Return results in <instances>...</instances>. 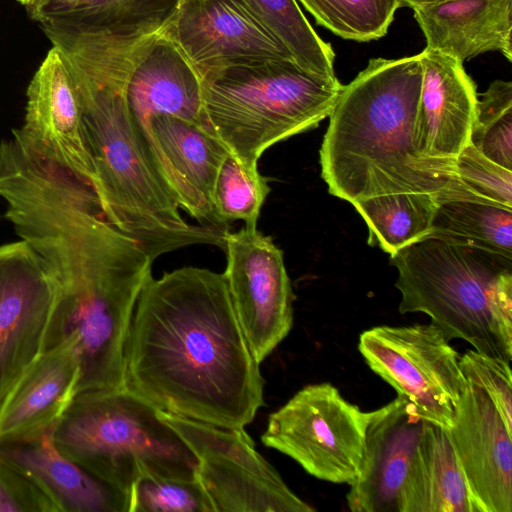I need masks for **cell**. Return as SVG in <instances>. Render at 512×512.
<instances>
[{
    "label": "cell",
    "instance_id": "44dd1931",
    "mask_svg": "<svg viewBox=\"0 0 512 512\" xmlns=\"http://www.w3.org/2000/svg\"><path fill=\"white\" fill-rule=\"evenodd\" d=\"M154 34L140 52L126 87V101L138 125L170 115L204 125L201 77L164 35Z\"/></svg>",
    "mask_w": 512,
    "mask_h": 512
},
{
    "label": "cell",
    "instance_id": "7402d4cb",
    "mask_svg": "<svg viewBox=\"0 0 512 512\" xmlns=\"http://www.w3.org/2000/svg\"><path fill=\"white\" fill-rule=\"evenodd\" d=\"M411 9L426 47L463 63L490 51L512 61V0H443Z\"/></svg>",
    "mask_w": 512,
    "mask_h": 512
},
{
    "label": "cell",
    "instance_id": "9a60e30c",
    "mask_svg": "<svg viewBox=\"0 0 512 512\" xmlns=\"http://www.w3.org/2000/svg\"><path fill=\"white\" fill-rule=\"evenodd\" d=\"M138 127L179 207L202 226L228 230L213 206L216 177L228 149L205 126L170 115L151 116Z\"/></svg>",
    "mask_w": 512,
    "mask_h": 512
},
{
    "label": "cell",
    "instance_id": "d6a6232c",
    "mask_svg": "<svg viewBox=\"0 0 512 512\" xmlns=\"http://www.w3.org/2000/svg\"><path fill=\"white\" fill-rule=\"evenodd\" d=\"M459 365L467 382L483 390L512 434V375L510 362L476 350L460 356Z\"/></svg>",
    "mask_w": 512,
    "mask_h": 512
},
{
    "label": "cell",
    "instance_id": "277c9868",
    "mask_svg": "<svg viewBox=\"0 0 512 512\" xmlns=\"http://www.w3.org/2000/svg\"><path fill=\"white\" fill-rule=\"evenodd\" d=\"M422 81L420 53L372 58L343 86L320 148L329 193L351 204L389 194L478 201L455 161L427 159L415 145Z\"/></svg>",
    "mask_w": 512,
    "mask_h": 512
},
{
    "label": "cell",
    "instance_id": "7c38bea8",
    "mask_svg": "<svg viewBox=\"0 0 512 512\" xmlns=\"http://www.w3.org/2000/svg\"><path fill=\"white\" fill-rule=\"evenodd\" d=\"M54 280L24 240L0 246V406L42 352Z\"/></svg>",
    "mask_w": 512,
    "mask_h": 512
},
{
    "label": "cell",
    "instance_id": "30bf717a",
    "mask_svg": "<svg viewBox=\"0 0 512 512\" xmlns=\"http://www.w3.org/2000/svg\"><path fill=\"white\" fill-rule=\"evenodd\" d=\"M369 368L426 422L449 429L466 385L459 353L432 323L375 326L359 336Z\"/></svg>",
    "mask_w": 512,
    "mask_h": 512
},
{
    "label": "cell",
    "instance_id": "8fae6325",
    "mask_svg": "<svg viewBox=\"0 0 512 512\" xmlns=\"http://www.w3.org/2000/svg\"><path fill=\"white\" fill-rule=\"evenodd\" d=\"M223 276L255 360L261 364L293 326L294 295L283 252L257 226L226 231Z\"/></svg>",
    "mask_w": 512,
    "mask_h": 512
},
{
    "label": "cell",
    "instance_id": "1f68e13d",
    "mask_svg": "<svg viewBox=\"0 0 512 512\" xmlns=\"http://www.w3.org/2000/svg\"><path fill=\"white\" fill-rule=\"evenodd\" d=\"M456 172L479 201L512 208V171L485 157L470 142L456 158Z\"/></svg>",
    "mask_w": 512,
    "mask_h": 512
},
{
    "label": "cell",
    "instance_id": "83f0119b",
    "mask_svg": "<svg viewBox=\"0 0 512 512\" xmlns=\"http://www.w3.org/2000/svg\"><path fill=\"white\" fill-rule=\"evenodd\" d=\"M270 193L269 179L258 171L257 164H248L228 152L222 161L213 192V206L220 224L242 220L257 226L265 199Z\"/></svg>",
    "mask_w": 512,
    "mask_h": 512
},
{
    "label": "cell",
    "instance_id": "5b68a950",
    "mask_svg": "<svg viewBox=\"0 0 512 512\" xmlns=\"http://www.w3.org/2000/svg\"><path fill=\"white\" fill-rule=\"evenodd\" d=\"M401 314L422 312L445 337L512 358V259L426 237L390 256Z\"/></svg>",
    "mask_w": 512,
    "mask_h": 512
},
{
    "label": "cell",
    "instance_id": "9c48e42d",
    "mask_svg": "<svg viewBox=\"0 0 512 512\" xmlns=\"http://www.w3.org/2000/svg\"><path fill=\"white\" fill-rule=\"evenodd\" d=\"M197 459L196 480L214 512H313L256 450L244 428H222L159 410Z\"/></svg>",
    "mask_w": 512,
    "mask_h": 512
},
{
    "label": "cell",
    "instance_id": "cb8c5ba5",
    "mask_svg": "<svg viewBox=\"0 0 512 512\" xmlns=\"http://www.w3.org/2000/svg\"><path fill=\"white\" fill-rule=\"evenodd\" d=\"M179 0H36L26 6L39 24L84 32L135 35L164 29Z\"/></svg>",
    "mask_w": 512,
    "mask_h": 512
},
{
    "label": "cell",
    "instance_id": "484cf974",
    "mask_svg": "<svg viewBox=\"0 0 512 512\" xmlns=\"http://www.w3.org/2000/svg\"><path fill=\"white\" fill-rule=\"evenodd\" d=\"M440 195L389 194L352 205L368 227V244L390 256L430 234Z\"/></svg>",
    "mask_w": 512,
    "mask_h": 512
},
{
    "label": "cell",
    "instance_id": "836d02e7",
    "mask_svg": "<svg viewBox=\"0 0 512 512\" xmlns=\"http://www.w3.org/2000/svg\"><path fill=\"white\" fill-rule=\"evenodd\" d=\"M0 512H58L25 475L0 461Z\"/></svg>",
    "mask_w": 512,
    "mask_h": 512
},
{
    "label": "cell",
    "instance_id": "52a82bcc",
    "mask_svg": "<svg viewBox=\"0 0 512 512\" xmlns=\"http://www.w3.org/2000/svg\"><path fill=\"white\" fill-rule=\"evenodd\" d=\"M52 437L63 455L125 496L144 475L196 479L189 446L159 409L126 387L77 393Z\"/></svg>",
    "mask_w": 512,
    "mask_h": 512
},
{
    "label": "cell",
    "instance_id": "ba28073f",
    "mask_svg": "<svg viewBox=\"0 0 512 512\" xmlns=\"http://www.w3.org/2000/svg\"><path fill=\"white\" fill-rule=\"evenodd\" d=\"M368 419L331 383L310 384L269 415L261 441L317 479L350 485L362 467Z\"/></svg>",
    "mask_w": 512,
    "mask_h": 512
},
{
    "label": "cell",
    "instance_id": "5bb4252c",
    "mask_svg": "<svg viewBox=\"0 0 512 512\" xmlns=\"http://www.w3.org/2000/svg\"><path fill=\"white\" fill-rule=\"evenodd\" d=\"M164 35L200 77L208 71L260 60H293L235 0H179Z\"/></svg>",
    "mask_w": 512,
    "mask_h": 512
},
{
    "label": "cell",
    "instance_id": "d6986e66",
    "mask_svg": "<svg viewBox=\"0 0 512 512\" xmlns=\"http://www.w3.org/2000/svg\"><path fill=\"white\" fill-rule=\"evenodd\" d=\"M0 439V461L29 478L58 512H126V496L97 479L55 446L52 429Z\"/></svg>",
    "mask_w": 512,
    "mask_h": 512
},
{
    "label": "cell",
    "instance_id": "d590c367",
    "mask_svg": "<svg viewBox=\"0 0 512 512\" xmlns=\"http://www.w3.org/2000/svg\"><path fill=\"white\" fill-rule=\"evenodd\" d=\"M21 4H23L25 7L32 4L36 0H18Z\"/></svg>",
    "mask_w": 512,
    "mask_h": 512
},
{
    "label": "cell",
    "instance_id": "603a6c76",
    "mask_svg": "<svg viewBox=\"0 0 512 512\" xmlns=\"http://www.w3.org/2000/svg\"><path fill=\"white\" fill-rule=\"evenodd\" d=\"M399 512H477L447 429L425 422Z\"/></svg>",
    "mask_w": 512,
    "mask_h": 512
},
{
    "label": "cell",
    "instance_id": "ffe728a7",
    "mask_svg": "<svg viewBox=\"0 0 512 512\" xmlns=\"http://www.w3.org/2000/svg\"><path fill=\"white\" fill-rule=\"evenodd\" d=\"M79 377L73 338L41 352L0 406V439L29 437L54 426L77 394Z\"/></svg>",
    "mask_w": 512,
    "mask_h": 512
},
{
    "label": "cell",
    "instance_id": "f1b7e54d",
    "mask_svg": "<svg viewBox=\"0 0 512 512\" xmlns=\"http://www.w3.org/2000/svg\"><path fill=\"white\" fill-rule=\"evenodd\" d=\"M315 21L333 34L357 42L386 35L401 0H298Z\"/></svg>",
    "mask_w": 512,
    "mask_h": 512
},
{
    "label": "cell",
    "instance_id": "e0dca14e",
    "mask_svg": "<svg viewBox=\"0 0 512 512\" xmlns=\"http://www.w3.org/2000/svg\"><path fill=\"white\" fill-rule=\"evenodd\" d=\"M425 422L398 397L369 412L362 467L346 495L353 512H399L402 487Z\"/></svg>",
    "mask_w": 512,
    "mask_h": 512
},
{
    "label": "cell",
    "instance_id": "8992f818",
    "mask_svg": "<svg viewBox=\"0 0 512 512\" xmlns=\"http://www.w3.org/2000/svg\"><path fill=\"white\" fill-rule=\"evenodd\" d=\"M205 127L230 153L257 164L269 147L330 116L343 85L292 59H266L201 75Z\"/></svg>",
    "mask_w": 512,
    "mask_h": 512
},
{
    "label": "cell",
    "instance_id": "4316f807",
    "mask_svg": "<svg viewBox=\"0 0 512 512\" xmlns=\"http://www.w3.org/2000/svg\"><path fill=\"white\" fill-rule=\"evenodd\" d=\"M264 30L282 44L302 68L335 75V53L312 28L296 0H235Z\"/></svg>",
    "mask_w": 512,
    "mask_h": 512
},
{
    "label": "cell",
    "instance_id": "4dcf8cb0",
    "mask_svg": "<svg viewBox=\"0 0 512 512\" xmlns=\"http://www.w3.org/2000/svg\"><path fill=\"white\" fill-rule=\"evenodd\" d=\"M126 512H214V508L196 479L144 475L126 494Z\"/></svg>",
    "mask_w": 512,
    "mask_h": 512
},
{
    "label": "cell",
    "instance_id": "d4e9b609",
    "mask_svg": "<svg viewBox=\"0 0 512 512\" xmlns=\"http://www.w3.org/2000/svg\"><path fill=\"white\" fill-rule=\"evenodd\" d=\"M428 237L512 259V208L463 199L438 201Z\"/></svg>",
    "mask_w": 512,
    "mask_h": 512
},
{
    "label": "cell",
    "instance_id": "e575fe53",
    "mask_svg": "<svg viewBox=\"0 0 512 512\" xmlns=\"http://www.w3.org/2000/svg\"><path fill=\"white\" fill-rule=\"evenodd\" d=\"M401 1L403 4V7L408 6L410 8H413L418 5L433 3V2L443 1V0H401Z\"/></svg>",
    "mask_w": 512,
    "mask_h": 512
},
{
    "label": "cell",
    "instance_id": "3957f363",
    "mask_svg": "<svg viewBox=\"0 0 512 512\" xmlns=\"http://www.w3.org/2000/svg\"><path fill=\"white\" fill-rule=\"evenodd\" d=\"M60 52L77 87L95 172L92 187L105 218L136 240L152 261L194 244L223 247L227 231L187 222L150 155L126 101L138 57L128 41L76 36Z\"/></svg>",
    "mask_w": 512,
    "mask_h": 512
},
{
    "label": "cell",
    "instance_id": "ac0fdd59",
    "mask_svg": "<svg viewBox=\"0 0 512 512\" xmlns=\"http://www.w3.org/2000/svg\"><path fill=\"white\" fill-rule=\"evenodd\" d=\"M422 81L415 123L420 156L455 161L470 142L478 95L463 62L435 49L420 52Z\"/></svg>",
    "mask_w": 512,
    "mask_h": 512
},
{
    "label": "cell",
    "instance_id": "6da1fadb",
    "mask_svg": "<svg viewBox=\"0 0 512 512\" xmlns=\"http://www.w3.org/2000/svg\"><path fill=\"white\" fill-rule=\"evenodd\" d=\"M125 386L157 409L244 428L264 406V379L223 274L183 267L151 276L134 310Z\"/></svg>",
    "mask_w": 512,
    "mask_h": 512
},
{
    "label": "cell",
    "instance_id": "7a4b0ae2",
    "mask_svg": "<svg viewBox=\"0 0 512 512\" xmlns=\"http://www.w3.org/2000/svg\"><path fill=\"white\" fill-rule=\"evenodd\" d=\"M55 284L42 352L68 338L80 366L77 393L125 388V350L152 259L115 228L88 190L44 195L15 219Z\"/></svg>",
    "mask_w": 512,
    "mask_h": 512
},
{
    "label": "cell",
    "instance_id": "f546056e",
    "mask_svg": "<svg viewBox=\"0 0 512 512\" xmlns=\"http://www.w3.org/2000/svg\"><path fill=\"white\" fill-rule=\"evenodd\" d=\"M470 143L512 171V82L493 81L478 99Z\"/></svg>",
    "mask_w": 512,
    "mask_h": 512
},
{
    "label": "cell",
    "instance_id": "2e32d148",
    "mask_svg": "<svg viewBox=\"0 0 512 512\" xmlns=\"http://www.w3.org/2000/svg\"><path fill=\"white\" fill-rule=\"evenodd\" d=\"M477 512H512V434L488 395L466 382L447 430Z\"/></svg>",
    "mask_w": 512,
    "mask_h": 512
},
{
    "label": "cell",
    "instance_id": "4fadbf2b",
    "mask_svg": "<svg viewBox=\"0 0 512 512\" xmlns=\"http://www.w3.org/2000/svg\"><path fill=\"white\" fill-rule=\"evenodd\" d=\"M12 135L39 157L93 187L95 172L77 87L56 47L52 46L31 79L23 125Z\"/></svg>",
    "mask_w": 512,
    "mask_h": 512
}]
</instances>
